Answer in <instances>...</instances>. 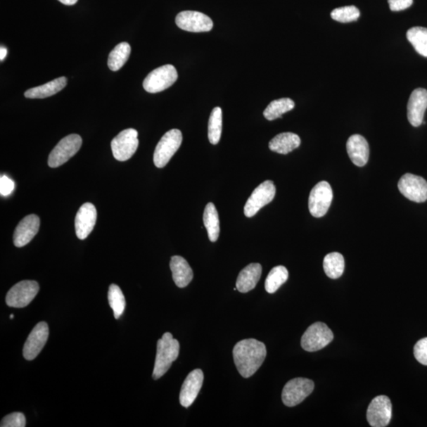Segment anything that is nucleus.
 Returning a JSON list of instances; mask_svg holds the SVG:
<instances>
[{"label":"nucleus","mask_w":427,"mask_h":427,"mask_svg":"<svg viewBox=\"0 0 427 427\" xmlns=\"http://www.w3.org/2000/svg\"><path fill=\"white\" fill-rule=\"evenodd\" d=\"M266 355L265 344L255 339L241 340L233 350L235 366L245 378L252 377L258 371Z\"/></svg>","instance_id":"nucleus-1"},{"label":"nucleus","mask_w":427,"mask_h":427,"mask_svg":"<svg viewBox=\"0 0 427 427\" xmlns=\"http://www.w3.org/2000/svg\"><path fill=\"white\" fill-rule=\"evenodd\" d=\"M180 343L174 339L170 333H165L157 343V355L153 371V378L158 380L162 377L179 355Z\"/></svg>","instance_id":"nucleus-2"},{"label":"nucleus","mask_w":427,"mask_h":427,"mask_svg":"<svg viewBox=\"0 0 427 427\" xmlns=\"http://www.w3.org/2000/svg\"><path fill=\"white\" fill-rule=\"evenodd\" d=\"M334 339L333 331L322 322H316L305 331L302 337V348L309 352H317L329 344Z\"/></svg>","instance_id":"nucleus-3"},{"label":"nucleus","mask_w":427,"mask_h":427,"mask_svg":"<svg viewBox=\"0 0 427 427\" xmlns=\"http://www.w3.org/2000/svg\"><path fill=\"white\" fill-rule=\"evenodd\" d=\"M183 140L182 133L178 129H172L158 142L154 154V163L158 168L167 165L172 157L180 148Z\"/></svg>","instance_id":"nucleus-4"},{"label":"nucleus","mask_w":427,"mask_h":427,"mask_svg":"<svg viewBox=\"0 0 427 427\" xmlns=\"http://www.w3.org/2000/svg\"><path fill=\"white\" fill-rule=\"evenodd\" d=\"M82 139L77 134H72L60 140L50 153L48 163L51 168H57L77 154Z\"/></svg>","instance_id":"nucleus-5"},{"label":"nucleus","mask_w":427,"mask_h":427,"mask_svg":"<svg viewBox=\"0 0 427 427\" xmlns=\"http://www.w3.org/2000/svg\"><path fill=\"white\" fill-rule=\"evenodd\" d=\"M177 78V69L173 65L159 67L146 76L144 88L146 92L151 94L162 92L173 86Z\"/></svg>","instance_id":"nucleus-6"},{"label":"nucleus","mask_w":427,"mask_h":427,"mask_svg":"<svg viewBox=\"0 0 427 427\" xmlns=\"http://www.w3.org/2000/svg\"><path fill=\"white\" fill-rule=\"evenodd\" d=\"M39 289L37 282L24 280L12 286L6 296V302L10 307L24 308L34 300Z\"/></svg>","instance_id":"nucleus-7"},{"label":"nucleus","mask_w":427,"mask_h":427,"mask_svg":"<svg viewBox=\"0 0 427 427\" xmlns=\"http://www.w3.org/2000/svg\"><path fill=\"white\" fill-rule=\"evenodd\" d=\"M138 146V132L133 129L120 132L111 142L113 157L120 162L129 160L136 152Z\"/></svg>","instance_id":"nucleus-8"},{"label":"nucleus","mask_w":427,"mask_h":427,"mask_svg":"<svg viewBox=\"0 0 427 427\" xmlns=\"http://www.w3.org/2000/svg\"><path fill=\"white\" fill-rule=\"evenodd\" d=\"M333 199V189L327 181H321L312 189L309 197V210L315 218L326 215Z\"/></svg>","instance_id":"nucleus-9"},{"label":"nucleus","mask_w":427,"mask_h":427,"mask_svg":"<svg viewBox=\"0 0 427 427\" xmlns=\"http://www.w3.org/2000/svg\"><path fill=\"white\" fill-rule=\"evenodd\" d=\"M314 390V382L307 378L292 379L286 384L282 393L286 406L295 407L301 404Z\"/></svg>","instance_id":"nucleus-10"},{"label":"nucleus","mask_w":427,"mask_h":427,"mask_svg":"<svg viewBox=\"0 0 427 427\" xmlns=\"http://www.w3.org/2000/svg\"><path fill=\"white\" fill-rule=\"evenodd\" d=\"M276 193V188L272 181H265L261 183L258 187L255 189L253 193L248 199L244 213L248 218H251L257 214L260 210L269 205Z\"/></svg>","instance_id":"nucleus-11"},{"label":"nucleus","mask_w":427,"mask_h":427,"mask_svg":"<svg viewBox=\"0 0 427 427\" xmlns=\"http://www.w3.org/2000/svg\"><path fill=\"white\" fill-rule=\"evenodd\" d=\"M391 400L386 396L375 397L367 409V421L373 427H385L390 424L393 416Z\"/></svg>","instance_id":"nucleus-12"},{"label":"nucleus","mask_w":427,"mask_h":427,"mask_svg":"<svg viewBox=\"0 0 427 427\" xmlns=\"http://www.w3.org/2000/svg\"><path fill=\"white\" fill-rule=\"evenodd\" d=\"M401 194L411 201L423 203L427 200V181L422 177L406 174L398 182Z\"/></svg>","instance_id":"nucleus-13"},{"label":"nucleus","mask_w":427,"mask_h":427,"mask_svg":"<svg viewBox=\"0 0 427 427\" xmlns=\"http://www.w3.org/2000/svg\"><path fill=\"white\" fill-rule=\"evenodd\" d=\"M178 27L193 33L211 31L214 27L211 18L201 12L186 11L179 13L176 18Z\"/></svg>","instance_id":"nucleus-14"},{"label":"nucleus","mask_w":427,"mask_h":427,"mask_svg":"<svg viewBox=\"0 0 427 427\" xmlns=\"http://www.w3.org/2000/svg\"><path fill=\"white\" fill-rule=\"evenodd\" d=\"M49 330L46 322H39L32 330L23 348L24 358L34 360L40 354L49 339Z\"/></svg>","instance_id":"nucleus-15"},{"label":"nucleus","mask_w":427,"mask_h":427,"mask_svg":"<svg viewBox=\"0 0 427 427\" xmlns=\"http://www.w3.org/2000/svg\"><path fill=\"white\" fill-rule=\"evenodd\" d=\"M97 210L91 203L82 205L75 216V233L80 240L86 239L92 232L97 221Z\"/></svg>","instance_id":"nucleus-16"},{"label":"nucleus","mask_w":427,"mask_h":427,"mask_svg":"<svg viewBox=\"0 0 427 427\" xmlns=\"http://www.w3.org/2000/svg\"><path fill=\"white\" fill-rule=\"evenodd\" d=\"M427 108V91L418 88L414 91L407 104V119L414 127H419L423 122Z\"/></svg>","instance_id":"nucleus-17"},{"label":"nucleus","mask_w":427,"mask_h":427,"mask_svg":"<svg viewBox=\"0 0 427 427\" xmlns=\"http://www.w3.org/2000/svg\"><path fill=\"white\" fill-rule=\"evenodd\" d=\"M203 378L201 369H196L184 380L180 393V403L184 407L188 409L193 404L201 390Z\"/></svg>","instance_id":"nucleus-18"},{"label":"nucleus","mask_w":427,"mask_h":427,"mask_svg":"<svg viewBox=\"0 0 427 427\" xmlns=\"http://www.w3.org/2000/svg\"><path fill=\"white\" fill-rule=\"evenodd\" d=\"M40 219L36 215H30L18 223L14 234V244L18 248L27 246L33 239L40 228Z\"/></svg>","instance_id":"nucleus-19"},{"label":"nucleus","mask_w":427,"mask_h":427,"mask_svg":"<svg viewBox=\"0 0 427 427\" xmlns=\"http://www.w3.org/2000/svg\"><path fill=\"white\" fill-rule=\"evenodd\" d=\"M347 151L350 160L357 167H364L368 162L369 146L364 137L360 135L350 136L347 142Z\"/></svg>","instance_id":"nucleus-20"},{"label":"nucleus","mask_w":427,"mask_h":427,"mask_svg":"<svg viewBox=\"0 0 427 427\" xmlns=\"http://www.w3.org/2000/svg\"><path fill=\"white\" fill-rule=\"evenodd\" d=\"M170 266L174 281L178 288H186L192 281L193 271L186 259L174 256L171 258Z\"/></svg>","instance_id":"nucleus-21"},{"label":"nucleus","mask_w":427,"mask_h":427,"mask_svg":"<svg viewBox=\"0 0 427 427\" xmlns=\"http://www.w3.org/2000/svg\"><path fill=\"white\" fill-rule=\"evenodd\" d=\"M262 274V266L253 263L248 265L241 270L236 282V288L241 293L251 291L257 285Z\"/></svg>","instance_id":"nucleus-22"},{"label":"nucleus","mask_w":427,"mask_h":427,"mask_svg":"<svg viewBox=\"0 0 427 427\" xmlns=\"http://www.w3.org/2000/svg\"><path fill=\"white\" fill-rule=\"evenodd\" d=\"M301 144V139L292 132H284L279 134L274 137L269 143V148L272 151L278 154L288 155L291 151L297 149Z\"/></svg>","instance_id":"nucleus-23"},{"label":"nucleus","mask_w":427,"mask_h":427,"mask_svg":"<svg viewBox=\"0 0 427 427\" xmlns=\"http://www.w3.org/2000/svg\"><path fill=\"white\" fill-rule=\"evenodd\" d=\"M67 86L66 77H60L47 84L30 89L25 92V97L30 99L46 98L60 92Z\"/></svg>","instance_id":"nucleus-24"},{"label":"nucleus","mask_w":427,"mask_h":427,"mask_svg":"<svg viewBox=\"0 0 427 427\" xmlns=\"http://www.w3.org/2000/svg\"><path fill=\"white\" fill-rule=\"evenodd\" d=\"M203 223L207 229L209 240L215 242L220 233V222L218 211L213 203H208L203 212Z\"/></svg>","instance_id":"nucleus-25"},{"label":"nucleus","mask_w":427,"mask_h":427,"mask_svg":"<svg viewBox=\"0 0 427 427\" xmlns=\"http://www.w3.org/2000/svg\"><path fill=\"white\" fill-rule=\"evenodd\" d=\"M131 46L129 43L121 42L113 49L108 59V66L111 71L117 72L129 60L131 54Z\"/></svg>","instance_id":"nucleus-26"},{"label":"nucleus","mask_w":427,"mask_h":427,"mask_svg":"<svg viewBox=\"0 0 427 427\" xmlns=\"http://www.w3.org/2000/svg\"><path fill=\"white\" fill-rule=\"evenodd\" d=\"M324 270L330 279L341 277L345 267V261L343 255L339 253H331L324 259Z\"/></svg>","instance_id":"nucleus-27"},{"label":"nucleus","mask_w":427,"mask_h":427,"mask_svg":"<svg viewBox=\"0 0 427 427\" xmlns=\"http://www.w3.org/2000/svg\"><path fill=\"white\" fill-rule=\"evenodd\" d=\"M295 106V101L291 98H280L272 101L264 111V116L267 120H274L281 117L283 114L293 110Z\"/></svg>","instance_id":"nucleus-28"},{"label":"nucleus","mask_w":427,"mask_h":427,"mask_svg":"<svg viewBox=\"0 0 427 427\" xmlns=\"http://www.w3.org/2000/svg\"><path fill=\"white\" fill-rule=\"evenodd\" d=\"M289 272L284 266H276L270 271L265 280V290L269 294L276 293L280 286L288 281Z\"/></svg>","instance_id":"nucleus-29"},{"label":"nucleus","mask_w":427,"mask_h":427,"mask_svg":"<svg viewBox=\"0 0 427 427\" xmlns=\"http://www.w3.org/2000/svg\"><path fill=\"white\" fill-rule=\"evenodd\" d=\"M407 38L419 54L427 57V28L412 27L407 32Z\"/></svg>","instance_id":"nucleus-30"},{"label":"nucleus","mask_w":427,"mask_h":427,"mask_svg":"<svg viewBox=\"0 0 427 427\" xmlns=\"http://www.w3.org/2000/svg\"><path fill=\"white\" fill-rule=\"evenodd\" d=\"M222 130V111L220 107H215L211 113L208 122V139L213 145L220 141Z\"/></svg>","instance_id":"nucleus-31"},{"label":"nucleus","mask_w":427,"mask_h":427,"mask_svg":"<svg viewBox=\"0 0 427 427\" xmlns=\"http://www.w3.org/2000/svg\"><path fill=\"white\" fill-rule=\"evenodd\" d=\"M108 302L113 310L114 317L119 319L125 310V298L122 291L116 284H111L108 292Z\"/></svg>","instance_id":"nucleus-32"},{"label":"nucleus","mask_w":427,"mask_h":427,"mask_svg":"<svg viewBox=\"0 0 427 427\" xmlns=\"http://www.w3.org/2000/svg\"><path fill=\"white\" fill-rule=\"evenodd\" d=\"M331 17L333 20L339 23H352L358 20L360 11L355 6H343L331 11Z\"/></svg>","instance_id":"nucleus-33"},{"label":"nucleus","mask_w":427,"mask_h":427,"mask_svg":"<svg viewBox=\"0 0 427 427\" xmlns=\"http://www.w3.org/2000/svg\"><path fill=\"white\" fill-rule=\"evenodd\" d=\"M27 424L25 417L21 412H14L5 416L1 421V427H25Z\"/></svg>","instance_id":"nucleus-34"},{"label":"nucleus","mask_w":427,"mask_h":427,"mask_svg":"<svg viewBox=\"0 0 427 427\" xmlns=\"http://www.w3.org/2000/svg\"><path fill=\"white\" fill-rule=\"evenodd\" d=\"M414 355L419 363L427 366V337L416 343L414 348Z\"/></svg>","instance_id":"nucleus-35"},{"label":"nucleus","mask_w":427,"mask_h":427,"mask_svg":"<svg viewBox=\"0 0 427 427\" xmlns=\"http://www.w3.org/2000/svg\"><path fill=\"white\" fill-rule=\"evenodd\" d=\"M15 182L5 175L0 177V194L3 196L11 195L15 189Z\"/></svg>","instance_id":"nucleus-36"},{"label":"nucleus","mask_w":427,"mask_h":427,"mask_svg":"<svg viewBox=\"0 0 427 427\" xmlns=\"http://www.w3.org/2000/svg\"><path fill=\"white\" fill-rule=\"evenodd\" d=\"M392 11H400L410 8L413 0H388Z\"/></svg>","instance_id":"nucleus-37"},{"label":"nucleus","mask_w":427,"mask_h":427,"mask_svg":"<svg viewBox=\"0 0 427 427\" xmlns=\"http://www.w3.org/2000/svg\"><path fill=\"white\" fill-rule=\"evenodd\" d=\"M59 1L65 5L67 6H72V5H75L76 3L78 2V0H59Z\"/></svg>","instance_id":"nucleus-38"},{"label":"nucleus","mask_w":427,"mask_h":427,"mask_svg":"<svg viewBox=\"0 0 427 427\" xmlns=\"http://www.w3.org/2000/svg\"><path fill=\"white\" fill-rule=\"evenodd\" d=\"M6 54H8V50L6 48L1 47L0 49V60H4Z\"/></svg>","instance_id":"nucleus-39"},{"label":"nucleus","mask_w":427,"mask_h":427,"mask_svg":"<svg viewBox=\"0 0 427 427\" xmlns=\"http://www.w3.org/2000/svg\"><path fill=\"white\" fill-rule=\"evenodd\" d=\"M13 318H14V314H11V320L13 319Z\"/></svg>","instance_id":"nucleus-40"}]
</instances>
